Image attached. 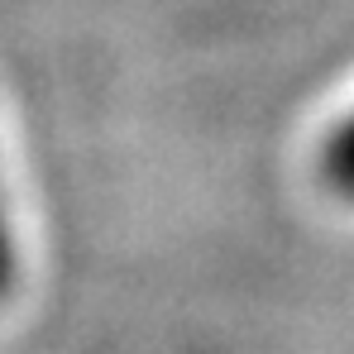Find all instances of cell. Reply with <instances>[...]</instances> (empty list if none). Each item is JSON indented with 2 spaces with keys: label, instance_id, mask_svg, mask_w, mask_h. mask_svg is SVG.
<instances>
[{
  "label": "cell",
  "instance_id": "cell-2",
  "mask_svg": "<svg viewBox=\"0 0 354 354\" xmlns=\"http://www.w3.org/2000/svg\"><path fill=\"white\" fill-rule=\"evenodd\" d=\"M10 283H15V235H10V216L0 201V297L10 292Z\"/></svg>",
  "mask_w": 354,
  "mask_h": 354
},
{
  "label": "cell",
  "instance_id": "cell-1",
  "mask_svg": "<svg viewBox=\"0 0 354 354\" xmlns=\"http://www.w3.org/2000/svg\"><path fill=\"white\" fill-rule=\"evenodd\" d=\"M326 177L340 196L354 201V115L335 124V134L326 139Z\"/></svg>",
  "mask_w": 354,
  "mask_h": 354
}]
</instances>
